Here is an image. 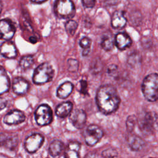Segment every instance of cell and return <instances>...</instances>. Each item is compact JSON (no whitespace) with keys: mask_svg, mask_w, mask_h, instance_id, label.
<instances>
[{"mask_svg":"<svg viewBox=\"0 0 158 158\" xmlns=\"http://www.w3.org/2000/svg\"><path fill=\"white\" fill-rule=\"evenodd\" d=\"M15 33V28L13 23L8 19L0 20V40L8 41L10 40Z\"/></svg>","mask_w":158,"mask_h":158,"instance_id":"cell-12","label":"cell"},{"mask_svg":"<svg viewBox=\"0 0 158 158\" xmlns=\"http://www.w3.org/2000/svg\"><path fill=\"white\" fill-rule=\"evenodd\" d=\"M128 143L131 149L135 151L141 150L143 148L145 144L144 140L139 136L135 135H131L128 137Z\"/></svg>","mask_w":158,"mask_h":158,"instance_id":"cell-22","label":"cell"},{"mask_svg":"<svg viewBox=\"0 0 158 158\" xmlns=\"http://www.w3.org/2000/svg\"><path fill=\"white\" fill-rule=\"evenodd\" d=\"M7 106V101L2 98L0 97V111H1L2 110H3Z\"/></svg>","mask_w":158,"mask_h":158,"instance_id":"cell-33","label":"cell"},{"mask_svg":"<svg viewBox=\"0 0 158 158\" xmlns=\"http://www.w3.org/2000/svg\"><path fill=\"white\" fill-rule=\"evenodd\" d=\"M73 89V85L70 81H65L57 89L56 96L59 99H64L70 96L72 93Z\"/></svg>","mask_w":158,"mask_h":158,"instance_id":"cell-18","label":"cell"},{"mask_svg":"<svg viewBox=\"0 0 158 158\" xmlns=\"http://www.w3.org/2000/svg\"><path fill=\"white\" fill-rule=\"evenodd\" d=\"M86 114L81 109H76L72 111L69 115V120L72 125L77 128L81 129L86 122Z\"/></svg>","mask_w":158,"mask_h":158,"instance_id":"cell-11","label":"cell"},{"mask_svg":"<svg viewBox=\"0 0 158 158\" xmlns=\"http://www.w3.org/2000/svg\"><path fill=\"white\" fill-rule=\"evenodd\" d=\"M2 7H3V4H2V2L1 0H0V15L1 14V12L2 10Z\"/></svg>","mask_w":158,"mask_h":158,"instance_id":"cell-36","label":"cell"},{"mask_svg":"<svg viewBox=\"0 0 158 158\" xmlns=\"http://www.w3.org/2000/svg\"><path fill=\"white\" fill-rule=\"evenodd\" d=\"M102 156L104 158H115L117 156V151L113 148H108L102 152Z\"/></svg>","mask_w":158,"mask_h":158,"instance_id":"cell-29","label":"cell"},{"mask_svg":"<svg viewBox=\"0 0 158 158\" xmlns=\"http://www.w3.org/2000/svg\"><path fill=\"white\" fill-rule=\"evenodd\" d=\"M96 102L100 112L105 115H108L118 109L120 98L114 86L110 85H104L98 89Z\"/></svg>","mask_w":158,"mask_h":158,"instance_id":"cell-1","label":"cell"},{"mask_svg":"<svg viewBox=\"0 0 158 158\" xmlns=\"http://www.w3.org/2000/svg\"><path fill=\"white\" fill-rule=\"evenodd\" d=\"M34 62L33 57L31 56H25L22 57L20 60L19 65L22 69L26 70L30 68Z\"/></svg>","mask_w":158,"mask_h":158,"instance_id":"cell-26","label":"cell"},{"mask_svg":"<svg viewBox=\"0 0 158 158\" xmlns=\"http://www.w3.org/2000/svg\"><path fill=\"white\" fill-rule=\"evenodd\" d=\"M73 109V104L70 101L63 102L57 106L55 110L56 115L61 118L70 115Z\"/></svg>","mask_w":158,"mask_h":158,"instance_id":"cell-17","label":"cell"},{"mask_svg":"<svg viewBox=\"0 0 158 158\" xmlns=\"http://www.w3.org/2000/svg\"><path fill=\"white\" fill-rule=\"evenodd\" d=\"M138 125L143 133L148 134L152 132L154 120L152 115L149 112L142 114L138 119Z\"/></svg>","mask_w":158,"mask_h":158,"instance_id":"cell-10","label":"cell"},{"mask_svg":"<svg viewBox=\"0 0 158 158\" xmlns=\"http://www.w3.org/2000/svg\"><path fill=\"white\" fill-rule=\"evenodd\" d=\"M54 75V70L52 66L48 62H44L35 69L33 81L36 85H43L51 81Z\"/></svg>","mask_w":158,"mask_h":158,"instance_id":"cell-3","label":"cell"},{"mask_svg":"<svg viewBox=\"0 0 158 158\" xmlns=\"http://www.w3.org/2000/svg\"><path fill=\"white\" fill-rule=\"evenodd\" d=\"M54 9L56 16L62 19H72L75 14V7L72 0H56Z\"/></svg>","mask_w":158,"mask_h":158,"instance_id":"cell-4","label":"cell"},{"mask_svg":"<svg viewBox=\"0 0 158 158\" xmlns=\"http://www.w3.org/2000/svg\"><path fill=\"white\" fill-rule=\"evenodd\" d=\"M103 135L102 129L95 124L89 125L83 132L85 143L89 146L96 145L102 138Z\"/></svg>","mask_w":158,"mask_h":158,"instance_id":"cell-6","label":"cell"},{"mask_svg":"<svg viewBox=\"0 0 158 158\" xmlns=\"http://www.w3.org/2000/svg\"><path fill=\"white\" fill-rule=\"evenodd\" d=\"M64 149L63 142L59 139H54L52 141L48 148V152L52 157L59 156Z\"/></svg>","mask_w":158,"mask_h":158,"instance_id":"cell-20","label":"cell"},{"mask_svg":"<svg viewBox=\"0 0 158 158\" xmlns=\"http://www.w3.org/2000/svg\"><path fill=\"white\" fill-rule=\"evenodd\" d=\"M19 143V136L16 133H1L0 134V145L8 150L11 151L16 150Z\"/></svg>","mask_w":158,"mask_h":158,"instance_id":"cell-8","label":"cell"},{"mask_svg":"<svg viewBox=\"0 0 158 158\" xmlns=\"http://www.w3.org/2000/svg\"><path fill=\"white\" fill-rule=\"evenodd\" d=\"M127 23V19L123 15L122 11L116 10L114 12L112 19L111 25L114 28L120 29L125 26Z\"/></svg>","mask_w":158,"mask_h":158,"instance_id":"cell-19","label":"cell"},{"mask_svg":"<svg viewBox=\"0 0 158 158\" xmlns=\"http://www.w3.org/2000/svg\"><path fill=\"white\" fill-rule=\"evenodd\" d=\"M81 2L86 8H93L96 4V0H81Z\"/></svg>","mask_w":158,"mask_h":158,"instance_id":"cell-31","label":"cell"},{"mask_svg":"<svg viewBox=\"0 0 158 158\" xmlns=\"http://www.w3.org/2000/svg\"><path fill=\"white\" fill-rule=\"evenodd\" d=\"M34 115L36 123L41 127L49 125L53 120L52 109L46 104H42L40 105L36 109Z\"/></svg>","mask_w":158,"mask_h":158,"instance_id":"cell-5","label":"cell"},{"mask_svg":"<svg viewBox=\"0 0 158 158\" xmlns=\"http://www.w3.org/2000/svg\"><path fill=\"white\" fill-rule=\"evenodd\" d=\"M137 118L135 115H130L128 117L126 122V127L128 131L132 132L135 127Z\"/></svg>","mask_w":158,"mask_h":158,"instance_id":"cell-28","label":"cell"},{"mask_svg":"<svg viewBox=\"0 0 158 158\" xmlns=\"http://www.w3.org/2000/svg\"><path fill=\"white\" fill-rule=\"evenodd\" d=\"M31 43H35L36 41H37V39L35 37V36H31L29 39Z\"/></svg>","mask_w":158,"mask_h":158,"instance_id":"cell-35","label":"cell"},{"mask_svg":"<svg viewBox=\"0 0 158 158\" xmlns=\"http://www.w3.org/2000/svg\"><path fill=\"white\" fill-rule=\"evenodd\" d=\"M114 40L112 38V37L109 35L106 34L102 37L101 46L104 50L106 51L112 50L114 47Z\"/></svg>","mask_w":158,"mask_h":158,"instance_id":"cell-23","label":"cell"},{"mask_svg":"<svg viewBox=\"0 0 158 158\" xmlns=\"http://www.w3.org/2000/svg\"><path fill=\"white\" fill-rule=\"evenodd\" d=\"M65 30L70 36H73L78 28V23L72 19L69 20L65 25Z\"/></svg>","mask_w":158,"mask_h":158,"instance_id":"cell-25","label":"cell"},{"mask_svg":"<svg viewBox=\"0 0 158 158\" xmlns=\"http://www.w3.org/2000/svg\"><path fill=\"white\" fill-rule=\"evenodd\" d=\"M81 48L83 49V56H87L90 51V46L91 44V40L88 37H83L79 42Z\"/></svg>","mask_w":158,"mask_h":158,"instance_id":"cell-24","label":"cell"},{"mask_svg":"<svg viewBox=\"0 0 158 158\" xmlns=\"http://www.w3.org/2000/svg\"><path fill=\"white\" fill-rule=\"evenodd\" d=\"M10 88V80L5 69L0 65V95L7 92Z\"/></svg>","mask_w":158,"mask_h":158,"instance_id":"cell-21","label":"cell"},{"mask_svg":"<svg viewBox=\"0 0 158 158\" xmlns=\"http://www.w3.org/2000/svg\"><path fill=\"white\" fill-rule=\"evenodd\" d=\"M33 3H36V4H40V3H42V2H45L47 0H30Z\"/></svg>","mask_w":158,"mask_h":158,"instance_id":"cell-34","label":"cell"},{"mask_svg":"<svg viewBox=\"0 0 158 158\" xmlns=\"http://www.w3.org/2000/svg\"><path fill=\"white\" fill-rule=\"evenodd\" d=\"M44 141L43 135L39 133H33L28 135L24 141V148L29 154H34L43 146Z\"/></svg>","mask_w":158,"mask_h":158,"instance_id":"cell-7","label":"cell"},{"mask_svg":"<svg viewBox=\"0 0 158 158\" xmlns=\"http://www.w3.org/2000/svg\"><path fill=\"white\" fill-rule=\"evenodd\" d=\"M29 83L22 77H15L12 81V90L14 93L18 95L26 94L29 89Z\"/></svg>","mask_w":158,"mask_h":158,"instance_id":"cell-13","label":"cell"},{"mask_svg":"<svg viewBox=\"0 0 158 158\" xmlns=\"http://www.w3.org/2000/svg\"><path fill=\"white\" fill-rule=\"evenodd\" d=\"M142 93L145 99L149 102L158 100V73H152L143 80L141 86Z\"/></svg>","mask_w":158,"mask_h":158,"instance_id":"cell-2","label":"cell"},{"mask_svg":"<svg viewBox=\"0 0 158 158\" xmlns=\"http://www.w3.org/2000/svg\"><path fill=\"white\" fill-rule=\"evenodd\" d=\"M114 42L117 48L120 50L126 49L129 48L132 43L131 38L125 32L118 33L115 35Z\"/></svg>","mask_w":158,"mask_h":158,"instance_id":"cell-15","label":"cell"},{"mask_svg":"<svg viewBox=\"0 0 158 158\" xmlns=\"http://www.w3.org/2000/svg\"><path fill=\"white\" fill-rule=\"evenodd\" d=\"M81 144L75 141H70L67 145L64 152L65 158H80V151Z\"/></svg>","mask_w":158,"mask_h":158,"instance_id":"cell-16","label":"cell"},{"mask_svg":"<svg viewBox=\"0 0 158 158\" xmlns=\"http://www.w3.org/2000/svg\"><path fill=\"white\" fill-rule=\"evenodd\" d=\"M67 67L68 71L70 72H76L78 70V61L75 59H69L67 62Z\"/></svg>","mask_w":158,"mask_h":158,"instance_id":"cell-27","label":"cell"},{"mask_svg":"<svg viewBox=\"0 0 158 158\" xmlns=\"http://www.w3.org/2000/svg\"><path fill=\"white\" fill-rule=\"evenodd\" d=\"M80 92L82 94L86 95L88 94V83L85 80H80Z\"/></svg>","mask_w":158,"mask_h":158,"instance_id":"cell-30","label":"cell"},{"mask_svg":"<svg viewBox=\"0 0 158 158\" xmlns=\"http://www.w3.org/2000/svg\"><path fill=\"white\" fill-rule=\"evenodd\" d=\"M0 54L7 59L15 58L17 55V51L15 44L11 42L6 41L0 46Z\"/></svg>","mask_w":158,"mask_h":158,"instance_id":"cell-14","label":"cell"},{"mask_svg":"<svg viewBox=\"0 0 158 158\" xmlns=\"http://www.w3.org/2000/svg\"><path fill=\"white\" fill-rule=\"evenodd\" d=\"M117 69L118 68H117V65H115L114 64L110 65L107 68V73L110 76H114L115 75V73L117 72Z\"/></svg>","mask_w":158,"mask_h":158,"instance_id":"cell-32","label":"cell"},{"mask_svg":"<svg viewBox=\"0 0 158 158\" xmlns=\"http://www.w3.org/2000/svg\"><path fill=\"white\" fill-rule=\"evenodd\" d=\"M26 119L23 112L14 109L7 112L3 118V122L7 125H17L23 123Z\"/></svg>","mask_w":158,"mask_h":158,"instance_id":"cell-9","label":"cell"}]
</instances>
